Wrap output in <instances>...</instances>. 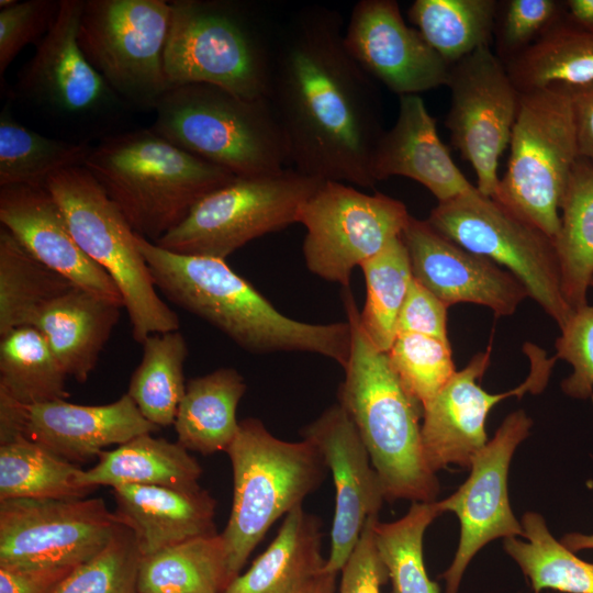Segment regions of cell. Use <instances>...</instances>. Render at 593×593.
Masks as SVG:
<instances>
[{
  "label": "cell",
  "instance_id": "6da1fadb",
  "mask_svg": "<svg viewBox=\"0 0 593 593\" xmlns=\"http://www.w3.org/2000/svg\"><path fill=\"white\" fill-rule=\"evenodd\" d=\"M336 10L304 7L276 35L267 98L290 167L322 181L376 183L371 159L385 131L376 81L348 53Z\"/></svg>",
  "mask_w": 593,
  "mask_h": 593
},
{
  "label": "cell",
  "instance_id": "7a4b0ae2",
  "mask_svg": "<svg viewBox=\"0 0 593 593\" xmlns=\"http://www.w3.org/2000/svg\"><path fill=\"white\" fill-rule=\"evenodd\" d=\"M155 287L253 354L311 353L343 369L351 349L349 322L311 324L279 312L225 259L169 251L136 234Z\"/></svg>",
  "mask_w": 593,
  "mask_h": 593
},
{
  "label": "cell",
  "instance_id": "3957f363",
  "mask_svg": "<svg viewBox=\"0 0 593 593\" xmlns=\"http://www.w3.org/2000/svg\"><path fill=\"white\" fill-rule=\"evenodd\" d=\"M351 349L338 403L353 419L383 488L384 497L434 502L439 483L422 447V405L412 398L359 323V311L348 289L344 292Z\"/></svg>",
  "mask_w": 593,
  "mask_h": 593
},
{
  "label": "cell",
  "instance_id": "277c9868",
  "mask_svg": "<svg viewBox=\"0 0 593 593\" xmlns=\"http://www.w3.org/2000/svg\"><path fill=\"white\" fill-rule=\"evenodd\" d=\"M83 166L132 230L152 243L180 224L200 199L236 177L152 127L99 139Z\"/></svg>",
  "mask_w": 593,
  "mask_h": 593
},
{
  "label": "cell",
  "instance_id": "5b68a950",
  "mask_svg": "<svg viewBox=\"0 0 593 593\" xmlns=\"http://www.w3.org/2000/svg\"><path fill=\"white\" fill-rule=\"evenodd\" d=\"M164 67L169 88L209 83L267 98L276 35L250 3L172 0Z\"/></svg>",
  "mask_w": 593,
  "mask_h": 593
},
{
  "label": "cell",
  "instance_id": "8992f818",
  "mask_svg": "<svg viewBox=\"0 0 593 593\" xmlns=\"http://www.w3.org/2000/svg\"><path fill=\"white\" fill-rule=\"evenodd\" d=\"M154 111L156 133L236 177L290 167L288 144L268 98L188 83L169 88Z\"/></svg>",
  "mask_w": 593,
  "mask_h": 593
},
{
  "label": "cell",
  "instance_id": "52a82bcc",
  "mask_svg": "<svg viewBox=\"0 0 593 593\" xmlns=\"http://www.w3.org/2000/svg\"><path fill=\"white\" fill-rule=\"evenodd\" d=\"M226 454L233 470V504L222 536L236 578L275 522L318 489L327 467L312 443L279 439L254 417L239 421Z\"/></svg>",
  "mask_w": 593,
  "mask_h": 593
},
{
  "label": "cell",
  "instance_id": "ba28073f",
  "mask_svg": "<svg viewBox=\"0 0 593 593\" xmlns=\"http://www.w3.org/2000/svg\"><path fill=\"white\" fill-rule=\"evenodd\" d=\"M58 203L82 251L100 266L121 292L133 338L178 331L177 314L160 299L136 244V233L85 167L52 175L45 184Z\"/></svg>",
  "mask_w": 593,
  "mask_h": 593
},
{
  "label": "cell",
  "instance_id": "9c48e42d",
  "mask_svg": "<svg viewBox=\"0 0 593 593\" xmlns=\"http://www.w3.org/2000/svg\"><path fill=\"white\" fill-rule=\"evenodd\" d=\"M578 158L569 90L552 86L521 93L507 169L492 198L555 240Z\"/></svg>",
  "mask_w": 593,
  "mask_h": 593
},
{
  "label": "cell",
  "instance_id": "30bf717a",
  "mask_svg": "<svg viewBox=\"0 0 593 593\" xmlns=\"http://www.w3.org/2000/svg\"><path fill=\"white\" fill-rule=\"evenodd\" d=\"M85 0H60L54 25L21 69L14 93L58 126L89 143L115 134L128 110L81 52L77 31Z\"/></svg>",
  "mask_w": 593,
  "mask_h": 593
},
{
  "label": "cell",
  "instance_id": "8fae6325",
  "mask_svg": "<svg viewBox=\"0 0 593 593\" xmlns=\"http://www.w3.org/2000/svg\"><path fill=\"white\" fill-rule=\"evenodd\" d=\"M322 182L291 167L235 177L200 199L155 244L177 254L225 259L257 237L299 223L302 208Z\"/></svg>",
  "mask_w": 593,
  "mask_h": 593
},
{
  "label": "cell",
  "instance_id": "7c38bea8",
  "mask_svg": "<svg viewBox=\"0 0 593 593\" xmlns=\"http://www.w3.org/2000/svg\"><path fill=\"white\" fill-rule=\"evenodd\" d=\"M165 0H85L77 41L90 65L133 110H155L169 89Z\"/></svg>",
  "mask_w": 593,
  "mask_h": 593
},
{
  "label": "cell",
  "instance_id": "4fadbf2b",
  "mask_svg": "<svg viewBox=\"0 0 593 593\" xmlns=\"http://www.w3.org/2000/svg\"><path fill=\"white\" fill-rule=\"evenodd\" d=\"M462 248L505 266L560 329L572 309L563 299L555 240L477 187L438 202L426 220Z\"/></svg>",
  "mask_w": 593,
  "mask_h": 593
},
{
  "label": "cell",
  "instance_id": "5bb4252c",
  "mask_svg": "<svg viewBox=\"0 0 593 593\" xmlns=\"http://www.w3.org/2000/svg\"><path fill=\"white\" fill-rule=\"evenodd\" d=\"M411 215L389 195L323 181L302 208L303 256L317 277L349 288L351 272L401 237Z\"/></svg>",
  "mask_w": 593,
  "mask_h": 593
},
{
  "label": "cell",
  "instance_id": "9a60e30c",
  "mask_svg": "<svg viewBox=\"0 0 593 593\" xmlns=\"http://www.w3.org/2000/svg\"><path fill=\"white\" fill-rule=\"evenodd\" d=\"M120 522L101 497L0 501V567L80 566L103 550Z\"/></svg>",
  "mask_w": 593,
  "mask_h": 593
},
{
  "label": "cell",
  "instance_id": "2e32d148",
  "mask_svg": "<svg viewBox=\"0 0 593 593\" xmlns=\"http://www.w3.org/2000/svg\"><path fill=\"white\" fill-rule=\"evenodd\" d=\"M450 108L445 125L452 146L475 171L478 190L493 197L500 157L510 145L519 92L503 61L481 47L450 66Z\"/></svg>",
  "mask_w": 593,
  "mask_h": 593
},
{
  "label": "cell",
  "instance_id": "e0dca14e",
  "mask_svg": "<svg viewBox=\"0 0 593 593\" xmlns=\"http://www.w3.org/2000/svg\"><path fill=\"white\" fill-rule=\"evenodd\" d=\"M532 424L524 411L511 413L472 458L467 481L449 497L437 502L440 512H454L461 526L455 558L441 575L445 593H458L469 562L489 541L523 535L510 505L507 475L512 456L528 436Z\"/></svg>",
  "mask_w": 593,
  "mask_h": 593
},
{
  "label": "cell",
  "instance_id": "ac0fdd59",
  "mask_svg": "<svg viewBox=\"0 0 593 593\" xmlns=\"http://www.w3.org/2000/svg\"><path fill=\"white\" fill-rule=\"evenodd\" d=\"M158 429L127 393L104 405L66 400L24 405L8 396L0 401L1 440L21 434L72 463L88 461L105 447Z\"/></svg>",
  "mask_w": 593,
  "mask_h": 593
},
{
  "label": "cell",
  "instance_id": "d6986e66",
  "mask_svg": "<svg viewBox=\"0 0 593 593\" xmlns=\"http://www.w3.org/2000/svg\"><path fill=\"white\" fill-rule=\"evenodd\" d=\"M301 435L315 446L332 472L335 513L323 571L338 574L367 521L378 516L385 500L383 488L353 419L339 403L306 425Z\"/></svg>",
  "mask_w": 593,
  "mask_h": 593
},
{
  "label": "cell",
  "instance_id": "ffe728a7",
  "mask_svg": "<svg viewBox=\"0 0 593 593\" xmlns=\"http://www.w3.org/2000/svg\"><path fill=\"white\" fill-rule=\"evenodd\" d=\"M344 43L374 81L401 96L447 83L450 65L409 26L394 0H361L350 13Z\"/></svg>",
  "mask_w": 593,
  "mask_h": 593
},
{
  "label": "cell",
  "instance_id": "44dd1931",
  "mask_svg": "<svg viewBox=\"0 0 593 593\" xmlns=\"http://www.w3.org/2000/svg\"><path fill=\"white\" fill-rule=\"evenodd\" d=\"M490 347L456 371L439 393L423 407L421 439L425 460L433 472L454 463L470 468L474 455L486 445L485 419L491 409L508 396L539 393L548 371L532 363L528 378L517 388L492 394L478 380L490 363Z\"/></svg>",
  "mask_w": 593,
  "mask_h": 593
},
{
  "label": "cell",
  "instance_id": "7402d4cb",
  "mask_svg": "<svg viewBox=\"0 0 593 593\" xmlns=\"http://www.w3.org/2000/svg\"><path fill=\"white\" fill-rule=\"evenodd\" d=\"M401 237L413 277L447 306L469 302L506 316L529 296L512 272L446 238L427 221L411 215Z\"/></svg>",
  "mask_w": 593,
  "mask_h": 593
},
{
  "label": "cell",
  "instance_id": "603a6c76",
  "mask_svg": "<svg viewBox=\"0 0 593 593\" xmlns=\"http://www.w3.org/2000/svg\"><path fill=\"white\" fill-rule=\"evenodd\" d=\"M0 222L42 264L76 287L124 306L116 284L79 247L45 187H0Z\"/></svg>",
  "mask_w": 593,
  "mask_h": 593
},
{
  "label": "cell",
  "instance_id": "cb8c5ba5",
  "mask_svg": "<svg viewBox=\"0 0 593 593\" xmlns=\"http://www.w3.org/2000/svg\"><path fill=\"white\" fill-rule=\"evenodd\" d=\"M399 99L396 121L383 132L372 155L373 182L406 177L423 184L438 202L473 189L441 142L424 100L418 94Z\"/></svg>",
  "mask_w": 593,
  "mask_h": 593
},
{
  "label": "cell",
  "instance_id": "d4e9b609",
  "mask_svg": "<svg viewBox=\"0 0 593 593\" xmlns=\"http://www.w3.org/2000/svg\"><path fill=\"white\" fill-rule=\"evenodd\" d=\"M112 493L114 514L133 533L142 557L194 537L216 534V500L201 486L125 484L112 488Z\"/></svg>",
  "mask_w": 593,
  "mask_h": 593
},
{
  "label": "cell",
  "instance_id": "484cf974",
  "mask_svg": "<svg viewBox=\"0 0 593 593\" xmlns=\"http://www.w3.org/2000/svg\"><path fill=\"white\" fill-rule=\"evenodd\" d=\"M122 304L80 288L42 307L31 320L68 377L85 383L119 322Z\"/></svg>",
  "mask_w": 593,
  "mask_h": 593
},
{
  "label": "cell",
  "instance_id": "4316f807",
  "mask_svg": "<svg viewBox=\"0 0 593 593\" xmlns=\"http://www.w3.org/2000/svg\"><path fill=\"white\" fill-rule=\"evenodd\" d=\"M322 522L302 505L290 511L277 536L224 593H295L323 572Z\"/></svg>",
  "mask_w": 593,
  "mask_h": 593
},
{
  "label": "cell",
  "instance_id": "83f0119b",
  "mask_svg": "<svg viewBox=\"0 0 593 593\" xmlns=\"http://www.w3.org/2000/svg\"><path fill=\"white\" fill-rule=\"evenodd\" d=\"M201 474L197 459L179 443L146 433L101 451L98 462L82 470L80 482L92 490L125 484L195 489Z\"/></svg>",
  "mask_w": 593,
  "mask_h": 593
},
{
  "label": "cell",
  "instance_id": "f1b7e54d",
  "mask_svg": "<svg viewBox=\"0 0 593 593\" xmlns=\"http://www.w3.org/2000/svg\"><path fill=\"white\" fill-rule=\"evenodd\" d=\"M246 389L234 368L190 379L174 423L177 443L203 456L226 452L239 428L236 411Z\"/></svg>",
  "mask_w": 593,
  "mask_h": 593
},
{
  "label": "cell",
  "instance_id": "f546056e",
  "mask_svg": "<svg viewBox=\"0 0 593 593\" xmlns=\"http://www.w3.org/2000/svg\"><path fill=\"white\" fill-rule=\"evenodd\" d=\"M519 93L593 83V31L567 14L518 55L504 63Z\"/></svg>",
  "mask_w": 593,
  "mask_h": 593
},
{
  "label": "cell",
  "instance_id": "4dcf8cb0",
  "mask_svg": "<svg viewBox=\"0 0 593 593\" xmlns=\"http://www.w3.org/2000/svg\"><path fill=\"white\" fill-rule=\"evenodd\" d=\"M233 575L222 534L194 537L142 557L138 593H224Z\"/></svg>",
  "mask_w": 593,
  "mask_h": 593
},
{
  "label": "cell",
  "instance_id": "1f68e13d",
  "mask_svg": "<svg viewBox=\"0 0 593 593\" xmlns=\"http://www.w3.org/2000/svg\"><path fill=\"white\" fill-rule=\"evenodd\" d=\"M555 238L563 299L572 311L586 305L593 279V165L578 158L561 202Z\"/></svg>",
  "mask_w": 593,
  "mask_h": 593
},
{
  "label": "cell",
  "instance_id": "d6a6232c",
  "mask_svg": "<svg viewBox=\"0 0 593 593\" xmlns=\"http://www.w3.org/2000/svg\"><path fill=\"white\" fill-rule=\"evenodd\" d=\"M82 469L24 435L0 441V501L19 497L80 499Z\"/></svg>",
  "mask_w": 593,
  "mask_h": 593
},
{
  "label": "cell",
  "instance_id": "836d02e7",
  "mask_svg": "<svg viewBox=\"0 0 593 593\" xmlns=\"http://www.w3.org/2000/svg\"><path fill=\"white\" fill-rule=\"evenodd\" d=\"M74 288L71 281L37 260L1 226L0 336L29 325L42 307Z\"/></svg>",
  "mask_w": 593,
  "mask_h": 593
},
{
  "label": "cell",
  "instance_id": "e575fe53",
  "mask_svg": "<svg viewBox=\"0 0 593 593\" xmlns=\"http://www.w3.org/2000/svg\"><path fill=\"white\" fill-rule=\"evenodd\" d=\"M91 144L44 136L20 124L9 104L0 114V187H45L64 169L83 166Z\"/></svg>",
  "mask_w": 593,
  "mask_h": 593
},
{
  "label": "cell",
  "instance_id": "d590c367",
  "mask_svg": "<svg viewBox=\"0 0 593 593\" xmlns=\"http://www.w3.org/2000/svg\"><path fill=\"white\" fill-rule=\"evenodd\" d=\"M499 1L415 0L410 21L450 66L474 51L490 46Z\"/></svg>",
  "mask_w": 593,
  "mask_h": 593
},
{
  "label": "cell",
  "instance_id": "8d00e7d4",
  "mask_svg": "<svg viewBox=\"0 0 593 593\" xmlns=\"http://www.w3.org/2000/svg\"><path fill=\"white\" fill-rule=\"evenodd\" d=\"M0 337V392L24 405L68 398V376L37 328L25 325Z\"/></svg>",
  "mask_w": 593,
  "mask_h": 593
},
{
  "label": "cell",
  "instance_id": "74e56055",
  "mask_svg": "<svg viewBox=\"0 0 593 593\" xmlns=\"http://www.w3.org/2000/svg\"><path fill=\"white\" fill-rule=\"evenodd\" d=\"M142 345V360L126 393L147 421L159 428L169 426L186 391V339L178 329L150 334Z\"/></svg>",
  "mask_w": 593,
  "mask_h": 593
},
{
  "label": "cell",
  "instance_id": "f35d334b",
  "mask_svg": "<svg viewBox=\"0 0 593 593\" xmlns=\"http://www.w3.org/2000/svg\"><path fill=\"white\" fill-rule=\"evenodd\" d=\"M523 536L505 538L504 549L519 566L535 593H593V563L577 557L556 540L541 515L524 514Z\"/></svg>",
  "mask_w": 593,
  "mask_h": 593
},
{
  "label": "cell",
  "instance_id": "ab89813d",
  "mask_svg": "<svg viewBox=\"0 0 593 593\" xmlns=\"http://www.w3.org/2000/svg\"><path fill=\"white\" fill-rule=\"evenodd\" d=\"M366 301L359 323L370 342L388 353L398 334V320L413 279L407 248L399 237L360 266Z\"/></svg>",
  "mask_w": 593,
  "mask_h": 593
},
{
  "label": "cell",
  "instance_id": "60d3db41",
  "mask_svg": "<svg viewBox=\"0 0 593 593\" xmlns=\"http://www.w3.org/2000/svg\"><path fill=\"white\" fill-rule=\"evenodd\" d=\"M441 512L434 502H413L409 512L392 523L373 525L378 553L392 583V593H440L426 572L423 537Z\"/></svg>",
  "mask_w": 593,
  "mask_h": 593
},
{
  "label": "cell",
  "instance_id": "b9f144b4",
  "mask_svg": "<svg viewBox=\"0 0 593 593\" xmlns=\"http://www.w3.org/2000/svg\"><path fill=\"white\" fill-rule=\"evenodd\" d=\"M401 383L424 407L455 374L449 342L400 332L387 353Z\"/></svg>",
  "mask_w": 593,
  "mask_h": 593
},
{
  "label": "cell",
  "instance_id": "7bdbcfd3",
  "mask_svg": "<svg viewBox=\"0 0 593 593\" xmlns=\"http://www.w3.org/2000/svg\"><path fill=\"white\" fill-rule=\"evenodd\" d=\"M141 558L133 533L120 523L107 547L77 566L52 593H138Z\"/></svg>",
  "mask_w": 593,
  "mask_h": 593
},
{
  "label": "cell",
  "instance_id": "ee69618b",
  "mask_svg": "<svg viewBox=\"0 0 593 593\" xmlns=\"http://www.w3.org/2000/svg\"><path fill=\"white\" fill-rule=\"evenodd\" d=\"M500 8L494 35L496 56L503 64L530 46L566 13L564 4L555 0H507Z\"/></svg>",
  "mask_w": 593,
  "mask_h": 593
},
{
  "label": "cell",
  "instance_id": "f6af8a7d",
  "mask_svg": "<svg viewBox=\"0 0 593 593\" xmlns=\"http://www.w3.org/2000/svg\"><path fill=\"white\" fill-rule=\"evenodd\" d=\"M60 0H29L0 10V75L29 44L37 45L57 18Z\"/></svg>",
  "mask_w": 593,
  "mask_h": 593
},
{
  "label": "cell",
  "instance_id": "bcb514c9",
  "mask_svg": "<svg viewBox=\"0 0 593 593\" xmlns=\"http://www.w3.org/2000/svg\"><path fill=\"white\" fill-rule=\"evenodd\" d=\"M556 358L567 360L573 372L561 383L563 392L578 399L593 393V305L573 312L556 342Z\"/></svg>",
  "mask_w": 593,
  "mask_h": 593
},
{
  "label": "cell",
  "instance_id": "7dc6e473",
  "mask_svg": "<svg viewBox=\"0 0 593 593\" xmlns=\"http://www.w3.org/2000/svg\"><path fill=\"white\" fill-rule=\"evenodd\" d=\"M378 516L370 517L359 541L340 573L339 593H380V586L389 579L388 571L378 553L373 525Z\"/></svg>",
  "mask_w": 593,
  "mask_h": 593
},
{
  "label": "cell",
  "instance_id": "c3c4849f",
  "mask_svg": "<svg viewBox=\"0 0 593 593\" xmlns=\"http://www.w3.org/2000/svg\"><path fill=\"white\" fill-rule=\"evenodd\" d=\"M448 306L414 277L402 305L398 333H415L448 340Z\"/></svg>",
  "mask_w": 593,
  "mask_h": 593
},
{
  "label": "cell",
  "instance_id": "681fc988",
  "mask_svg": "<svg viewBox=\"0 0 593 593\" xmlns=\"http://www.w3.org/2000/svg\"><path fill=\"white\" fill-rule=\"evenodd\" d=\"M75 568L0 567V593H52Z\"/></svg>",
  "mask_w": 593,
  "mask_h": 593
},
{
  "label": "cell",
  "instance_id": "f907efd6",
  "mask_svg": "<svg viewBox=\"0 0 593 593\" xmlns=\"http://www.w3.org/2000/svg\"><path fill=\"white\" fill-rule=\"evenodd\" d=\"M567 89L572 99L578 157L593 165V83Z\"/></svg>",
  "mask_w": 593,
  "mask_h": 593
},
{
  "label": "cell",
  "instance_id": "816d5d0a",
  "mask_svg": "<svg viewBox=\"0 0 593 593\" xmlns=\"http://www.w3.org/2000/svg\"><path fill=\"white\" fill-rule=\"evenodd\" d=\"M564 7L566 14L572 22L593 31V0H569Z\"/></svg>",
  "mask_w": 593,
  "mask_h": 593
},
{
  "label": "cell",
  "instance_id": "f5cc1de1",
  "mask_svg": "<svg viewBox=\"0 0 593 593\" xmlns=\"http://www.w3.org/2000/svg\"><path fill=\"white\" fill-rule=\"evenodd\" d=\"M337 573L321 572L295 593H335Z\"/></svg>",
  "mask_w": 593,
  "mask_h": 593
},
{
  "label": "cell",
  "instance_id": "db71d44e",
  "mask_svg": "<svg viewBox=\"0 0 593 593\" xmlns=\"http://www.w3.org/2000/svg\"><path fill=\"white\" fill-rule=\"evenodd\" d=\"M560 542L572 552L582 549H593V535L568 534Z\"/></svg>",
  "mask_w": 593,
  "mask_h": 593
},
{
  "label": "cell",
  "instance_id": "11a10c76",
  "mask_svg": "<svg viewBox=\"0 0 593 593\" xmlns=\"http://www.w3.org/2000/svg\"><path fill=\"white\" fill-rule=\"evenodd\" d=\"M18 1L15 0H1L0 1V9H5V8H9L13 4H15Z\"/></svg>",
  "mask_w": 593,
  "mask_h": 593
},
{
  "label": "cell",
  "instance_id": "9f6ffc18",
  "mask_svg": "<svg viewBox=\"0 0 593 593\" xmlns=\"http://www.w3.org/2000/svg\"><path fill=\"white\" fill-rule=\"evenodd\" d=\"M591 287H593V279H592V282H591Z\"/></svg>",
  "mask_w": 593,
  "mask_h": 593
}]
</instances>
